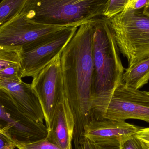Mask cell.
I'll list each match as a JSON object with an SVG mask.
<instances>
[{"instance_id":"obj_1","label":"cell","mask_w":149,"mask_h":149,"mask_svg":"<svg viewBox=\"0 0 149 149\" xmlns=\"http://www.w3.org/2000/svg\"><path fill=\"white\" fill-rule=\"evenodd\" d=\"M95 20L79 26L61 54L65 96L75 120L74 144L84 137V128L93 120V38Z\"/></svg>"},{"instance_id":"obj_2","label":"cell","mask_w":149,"mask_h":149,"mask_svg":"<svg viewBox=\"0 0 149 149\" xmlns=\"http://www.w3.org/2000/svg\"><path fill=\"white\" fill-rule=\"evenodd\" d=\"M94 25L93 101L111 93L121 85L124 70L115 36L107 19H96Z\"/></svg>"},{"instance_id":"obj_3","label":"cell","mask_w":149,"mask_h":149,"mask_svg":"<svg viewBox=\"0 0 149 149\" xmlns=\"http://www.w3.org/2000/svg\"><path fill=\"white\" fill-rule=\"evenodd\" d=\"M108 0H29L23 11L43 24L78 25L103 16Z\"/></svg>"},{"instance_id":"obj_4","label":"cell","mask_w":149,"mask_h":149,"mask_svg":"<svg viewBox=\"0 0 149 149\" xmlns=\"http://www.w3.org/2000/svg\"><path fill=\"white\" fill-rule=\"evenodd\" d=\"M107 20L128 66L149 56V6L136 10L126 7Z\"/></svg>"},{"instance_id":"obj_5","label":"cell","mask_w":149,"mask_h":149,"mask_svg":"<svg viewBox=\"0 0 149 149\" xmlns=\"http://www.w3.org/2000/svg\"><path fill=\"white\" fill-rule=\"evenodd\" d=\"M101 119H137L149 123V94L122 83L113 93L93 101V120Z\"/></svg>"},{"instance_id":"obj_6","label":"cell","mask_w":149,"mask_h":149,"mask_svg":"<svg viewBox=\"0 0 149 149\" xmlns=\"http://www.w3.org/2000/svg\"><path fill=\"white\" fill-rule=\"evenodd\" d=\"M0 132L18 148L47 138L48 130L43 123L33 120L21 113L11 95L0 86Z\"/></svg>"},{"instance_id":"obj_7","label":"cell","mask_w":149,"mask_h":149,"mask_svg":"<svg viewBox=\"0 0 149 149\" xmlns=\"http://www.w3.org/2000/svg\"><path fill=\"white\" fill-rule=\"evenodd\" d=\"M78 25H54L38 23L22 11L0 25V45L24 49L35 45L48 37Z\"/></svg>"},{"instance_id":"obj_8","label":"cell","mask_w":149,"mask_h":149,"mask_svg":"<svg viewBox=\"0 0 149 149\" xmlns=\"http://www.w3.org/2000/svg\"><path fill=\"white\" fill-rule=\"evenodd\" d=\"M61 54L34 76L31 84L41 103L48 130L56 109L65 98Z\"/></svg>"},{"instance_id":"obj_9","label":"cell","mask_w":149,"mask_h":149,"mask_svg":"<svg viewBox=\"0 0 149 149\" xmlns=\"http://www.w3.org/2000/svg\"><path fill=\"white\" fill-rule=\"evenodd\" d=\"M78 27H71L61 31L33 46L22 49V78H33L50 63L71 40Z\"/></svg>"},{"instance_id":"obj_10","label":"cell","mask_w":149,"mask_h":149,"mask_svg":"<svg viewBox=\"0 0 149 149\" xmlns=\"http://www.w3.org/2000/svg\"><path fill=\"white\" fill-rule=\"evenodd\" d=\"M0 86L10 94L21 113L37 122L43 123V112L39 99L31 84L22 81H0Z\"/></svg>"},{"instance_id":"obj_11","label":"cell","mask_w":149,"mask_h":149,"mask_svg":"<svg viewBox=\"0 0 149 149\" xmlns=\"http://www.w3.org/2000/svg\"><path fill=\"white\" fill-rule=\"evenodd\" d=\"M74 127V116L65 97L55 112L47 138L63 149H72Z\"/></svg>"},{"instance_id":"obj_12","label":"cell","mask_w":149,"mask_h":149,"mask_svg":"<svg viewBox=\"0 0 149 149\" xmlns=\"http://www.w3.org/2000/svg\"><path fill=\"white\" fill-rule=\"evenodd\" d=\"M139 129L125 121L93 120L84 128L83 136L95 141H121L123 137L135 134Z\"/></svg>"},{"instance_id":"obj_13","label":"cell","mask_w":149,"mask_h":149,"mask_svg":"<svg viewBox=\"0 0 149 149\" xmlns=\"http://www.w3.org/2000/svg\"><path fill=\"white\" fill-rule=\"evenodd\" d=\"M149 81V56L125 69L122 83L126 87L139 89Z\"/></svg>"},{"instance_id":"obj_14","label":"cell","mask_w":149,"mask_h":149,"mask_svg":"<svg viewBox=\"0 0 149 149\" xmlns=\"http://www.w3.org/2000/svg\"><path fill=\"white\" fill-rule=\"evenodd\" d=\"M22 47L0 45V75L7 68L22 65Z\"/></svg>"},{"instance_id":"obj_15","label":"cell","mask_w":149,"mask_h":149,"mask_svg":"<svg viewBox=\"0 0 149 149\" xmlns=\"http://www.w3.org/2000/svg\"><path fill=\"white\" fill-rule=\"evenodd\" d=\"M29 0H2L0 2V25L22 11Z\"/></svg>"},{"instance_id":"obj_16","label":"cell","mask_w":149,"mask_h":149,"mask_svg":"<svg viewBox=\"0 0 149 149\" xmlns=\"http://www.w3.org/2000/svg\"><path fill=\"white\" fill-rule=\"evenodd\" d=\"M75 149H121L120 141H95L84 137L76 144Z\"/></svg>"},{"instance_id":"obj_17","label":"cell","mask_w":149,"mask_h":149,"mask_svg":"<svg viewBox=\"0 0 149 149\" xmlns=\"http://www.w3.org/2000/svg\"><path fill=\"white\" fill-rule=\"evenodd\" d=\"M129 0H108L103 16L109 19L124 10Z\"/></svg>"},{"instance_id":"obj_18","label":"cell","mask_w":149,"mask_h":149,"mask_svg":"<svg viewBox=\"0 0 149 149\" xmlns=\"http://www.w3.org/2000/svg\"><path fill=\"white\" fill-rule=\"evenodd\" d=\"M120 143L121 149H149L148 143L136 137L135 134L122 138Z\"/></svg>"},{"instance_id":"obj_19","label":"cell","mask_w":149,"mask_h":149,"mask_svg":"<svg viewBox=\"0 0 149 149\" xmlns=\"http://www.w3.org/2000/svg\"><path fill=\"white\" fill-rule=\"evenodd\" d=\"M17 149H63L50 141L47 138L37 141L27 143L17 148Z\"/></svg>"},{"instance_id":"obj_20","label":"cell","mask_w":149,"mask_h":149,"mask_svg":"<svg viewBox=\"0 0 149 149\" xmlns=\"http://www.w3.org/2000/svg\"><path fill=\"white\" fill-rule=\"evenodd\" d=\"M17 148L14 142L0 132V149H15Z\"/></svg>"},{"instance_id":"obj_21","label":"cell","mask_w":149,"mask_h":149,"mask_svg":"<svg viewBox=\"0 0 149 149\" xmlns=\"http://www.w3.org/2000/svg\"><path fill=\"white\" fill-rule=\"evenodd\" d=\"M149 6V0H129L126 7L136 10Z\"/></svg>"},{"instance_id":"obj_22","label":"cell","mask_w":149,"mask_h":149,"mask_svg":"<svg viewBox=\"0 0 149 149\" xmlns=\"http://www.w3.org/2000/svg\"><path fill=\"white\" fill-rule=\"evenodd\" d=\"M136 136L149 144V127L140 129L135 134Z\"/></svg>"},{"instance_id":"obj_23","label":"cell","mask_w":149,"mask_h":149,"mask_svg":"<svg viewBox=\"0 0 149 149\" xmlns=\"http://www.w3.org/2000/svg\"><path fill=\"white\" fill-rule=\"evenodd\" d=\"M148 92V93L149 94V92Z\"/></svg>"},{"instance_id":"obj_24","label":"cell","mask_w":149,"mask_h":149,"mask_svg":"<svg viewBox=\"0 0 149 149\" xmlns=\"http://www.w3.org/2000/svg\"><path fill=\"white\" fill-rule=\"evenodd\" d=\"M148 144H149V143H148Z\"/></svg>"}]
</instances>
